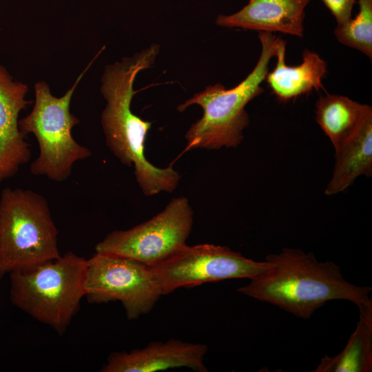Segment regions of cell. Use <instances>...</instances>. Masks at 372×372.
<instances>
[{
    "label": "cell",
    "mask_w": 372,
    "mask_h": 372,
    "mask_svg": "<svg viewBox=\"0 0 372 372\" xmlns=\"http://www.w3.org/2000/svg\"><path fill=\"white\" fill-rule=\"evenodd\" d=\"M158 52L159 46L153 44L132 56L107 65L100 88L106 101L101 116L106 145L122 164L134 167L136 182L147 196L172 193L180 179L172 165L160 168L147 161L145 142L152 123L131 109L135 79L154 63Z\"/></svg>",
    "instance_id": "cell-1"
},
{
    "label": "cell",
    "mask_w": 372,
    "mask_h": 372,
    "mask_svg": "<svg viewBox=\"0 0 372 372\" xmlns=\"http://www.w3.org/2000/svg\"><path fill=\"white\" fill-rule=\"evenodd\" d=\"M265 260L271 267L239 287L240 293L303 319L330 300H348L358 308L372 304L371 287L348 282L336 264L319 262L312 252L285 247Z\"/></svg>",
    "instance_id": "cell-2"
},
{
    "label": "cell",
    "mask_w": 372,
    "mask_h": 372,
    "mask_svg": "<svg viewBox=\"0 0 372 372\" xmlns=\"http://www.w3.org/2000/svg\"><path fill=\"white\" fill-rule=\"evenodd\" d=\"M261 52L256 65L239 84L227 89L220 83L209 85L178 106L183 112L196 104L203 116L192 124L185 134L187 149L236 148L242 142L243 130L249 125L246 105L263 92L261 86L275 56L278 38L273 33L260 32Z\"/></svg>",
    "instance_id": "cell-3"
},
{
    "label": "cell",
    "mask_w": 372,
    "mask_h": 372,
    "mask_svg": "<svg viewBox=\"0 0 372 372\" xmlns=\"http://www.w3.org/2000/svg\"><path fill=\"white\" fill-rule=\"evenodd\" d=\"M87 262L68 251L56 260L10 273L12 303L63 334L85 294Z\"/></svg>",
    "instance_id": "cell-4"
},
{
    "label": "cell",
    "mask_w": 372,
    "mask_h": 372,
    "mask_svg": "<svg viewBox=\"0 0 372 372\" xmlns=\"http://www.w3.org/2000/svg\"><path fill=\"white\" fill-rule=\"evenodd\" d=\"M47 200L30 189L6 187L0 196V280L61 255Z\"/></svg>",
    "instance_id": "cell-5"
},
{
    "label": "cell",
    "mask_w": 372,
    "mask_h": 372,
    "mask_svg": "<svg viewBox=\"0 0 372 372\" xmlns=\"http://www.w3.org/2000/svg\"><path fill=\"white\" fill-rule=\"evenodd\" d=\"M99 54V52L60 97L51 93L45 81L35 83L32 110L19 121L23 135L32 134L38 142L39 156L30 165L33 175L63 182L70 176L74 163L91 156V151L72 136V130L80 121L71 113L70 103L79 83Z\"/></svg>",
    "instance_id": "cell-6"
},
{
    "label": "cell",
    "mask_w": 372,
    "mask_h": 372,
    "mask_svg": "<svg viewBox=\"0 0 372 372\" xmlns=\"http://www.w3.org/2000/svg\"><path fill=\"white\" fill-rule=\"evenodd\" d=\"M193 221L188 199L179 196L151 219L127 230L110 232L95 251L127 257L152 267L186 245Z\"/></svg>",
    "instance_id": "cell-7"
},
{
    "label": "cell",
    "mask_w": 372,
    "mask_h": 372,
    "mask_svg": "<svg viewBox=\"0 0 372 372\" xmlns=\"http://www.w3.org/2000/svg\"><path fill=\"white\" fill-rule=\"evenodd\" d=\"M87 262L85 296L90 303L119 300L132 320L148 313L163 295L152 267L138 260L96 252Z\"/></svg>",
    "instance_id": "cell-8"
},
{
    "label": "cell",
    "mask_w": 372,
    "mask_h": 372,
    "mask_svg": "<svg viewBox=\"0 0 372 372\" xmlns=\"http://www.w3.org/2000/svg\"><path fill=\"white\" fill-rule=\"evenodd\" d=\"M271 264L245 258L225 246L187 245L176 254L152 267L166 295L180 287L232 278L252 279L267 271Z\"/></svg>",
    "instance_id": "cell-9"
},
{
    "label": "cell",
    "mask_w": 372,
    "mask_h": 372,
    "mask_svg": "<svg viewBox=\"0 0 372 372\" xmlns=\"http://www.w3.org/2000/svg\"><path fill=\"white\" fill-rule=\"evenodd\" d=\"M207 346L169 339L165 342H152L147 347L130 352H114L107 358L102 372H154L187 367L207 372L204 356Z\"/></svg>",
    "instance_id": "cell-10"
},
{
    "label": "cell",
    "mask_w": 372,
    "mask_h": 372,
    "mask_svg": "<svg viewBox=\"0 0 372 372\" xmlns=\"http://www.w3.org/2000/svg\"><path fill=\"white\" fill-rule=\"evenodd\" d=\"M28 92V85L14 81L0 64V182L14 176L31 157L19 126L20 112L31 103L25 99Z\"/></svg>",
    "instance_id": "cell-11"
},
{
    "label": "cell",
    "mask_w": 372,
    "mask_h": 372,
    "mask_svg": "<svg viewBox=\"0 0 372 372\" xmlns=\"http://www.w3.org/2000/svg\"><path fill=\"white\" fill-rule=\"evenodd\" d=\"M310 0H249L238 12L220 14L218 25L304 36V10Z\"/></svg>",
    "instance_id": "cell-12"
},
{
    "label": "cell",
    "mask_w": 372,
    "mask_h": 372,
    "mask_svg": "<svg viewBox=\"0 0 372 372\" xmlns=\"http://www.w3.org/2000/svg\"><path fill=\"white\" fill-rule=\"evenodd\" d=\"M285 54L286 42L278 37L274 56L276 65L265 79L277 98L288 101L323 88L327 65L318 54L305 49L301 63L296 66L286 64Z\"/></svg>",
    "instance_id": "cell-13"
},
{
    "label": "cell",
    "mask_w": 372,
    "mask_h": 372,
    "mask_svg": "<svg viewBox=\"0 0 372 372\" xmlns=\"http://www.w3.org/2000/svg\"><path fill=\"white\" fill-rule=\"evenodd\" d=\"M372 115V107L337 94L320 96L316 103V120L333 144L335 153Z\"/></svg>",
    "instance_id": "cell-14"
},
{
    "label": "cell",
    "mask_w": 372,
    "mask_h": 372,
    "mask_svg": "<svg viewBox=\"0 0 372 372\" xmlns=\"http://www.w3.org/2000/svg\"><path fill=\"white\" fill-rule=\"evenodd\" d=\"M333 175L324 194H337L351 186L361 175H372V115L359 130L335 153Z\"/></svg>",
    "instance_id": "cell-15"
},
{
    "label": "cell",
    "mask_w": 372,
    "mask_h": 372,
    "mask_svg": "<svg viewBox=\"0 0 372 372\" xmlns=\"http://www.w3.org/2000/svg\"><path fill=\"white\" fill-rule=\"evenodd\" d=\"M359 320L344 349L325 355L314 372H369L372 370V304L358 308Z\"/></svg>",
    "instance_id": "cell-16"
},
{
    "label": "cell",
    "mask_w": 372,
    "mask_h": 372,
    "mask_svg": "<svg viewBox=\"0 0 372 372\" xmlns=\"http://www.w3.org/2000/svg\"><path fill=\"white\" fill-rule=\"evenodd\" d=\"M359 11L353 19L337 25L334 34L342 44L372 59V0H358Z\"/></svg>",
    "instance_id": "cell-17"
},
{
    "label": "cell",
    "mask_w": 372,
    "mask_h": 372,
    "mask_svg": "<svg viewBox=\"0 0 372 372\" xmlns=\"http://www.w3.org/2000/svg\"><path fill=\"white\" fill-rule=\"evenodd\" d=\"M333 15L337 25H342L351 19L356 0H321Z\"/></svg>",
    "instance_id": "cell-18"
}]
</instances>
